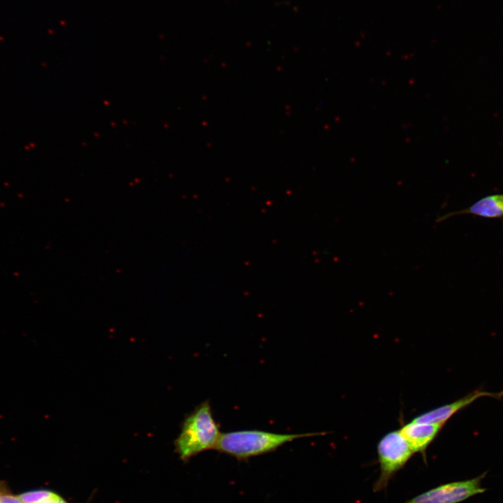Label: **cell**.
I'll return each instance as SVG.
<instances>
[{"label": "cell", "instance_id": "obj_1", "mask_svg": "<svg viewBox=\"0 0 503 503\" xmlns=\"http://www.w3.org/2000/svg\"><path fill=\"white\" fill-rule=\"evenodd\" d=\"M325 432L281 434L258 430H245L221 433L214 449L238 460L275 451L294 439L325 435Z\"/></svg>", "mask_w": 503, "mask_h": 503}, {"label": "cell", "instance_id": "obj_2", "mask_svg": "<svg viewBox=\"0 0 503 503\" xmlns=\"http://www.w3.org/2000/svg\"><path fill=\"white\" fill-rule=\"evenodd\" d=\"M221 435L208 400L200 404L184 421L175 440L176 451L186 461L209 449H214Z\"/></svg>", "mask_w": 503, "mask_h": 503}, {"label": "cell", "instance_id": "obj_3", "mask_svg": "<svg viewBox=\"0 0 503 503\" xmlns=\"http://www.w3.org/2000/svg\"><path fill=\"white\" fill-rule=\"evenodd\" d=\"M380 474L374 485V491L385 489L391 478L401 469L414 453L400 430L388 432L377 444Z\"/></svg>", "mask_w": 503, "mask_h": 503}, {"label": "cell", "instance_id": "obj_4", "mask_svg": "<svg viewBox=\"0 0 503 503\" xmlns=\"http://www.w3.org/2000/svg\"><path fill=\"white\" fill-rule=\"evenodd\" d=\"M486 472L472 479L455 481L439 486L423 493L405 503H459L486 489L481 482Z\"/></svg>", "mask_w": 503, "mask_h": 503}, {"label": "cell", "instance_id": "obj_5", "mask_svg": "<svg viewBox=\"0 0 503 503\" xmlns=\"http://www.w3.org/2000/svg\"><path fill=\"white\" fill-rule=\"evenodd\" d=\"M483 397L500 399L503 397V390L497 393L483 390H475L453 402L422 413L414 417L411 421L419 423H432L445 425L446 422L457 412L467 407L477 399Z\"/></svg>", "mask_w": 503, "mask_h": 503}, {"label": "cell", "instance_id": "obj_6", "mask_svg": "<svg viewBox=\"0 0 503 503\" xmlns=\"http://www.w3.org/2000/svg\"><path fill=\"white\" fill-rule=\"evenodd\" d=\"M444 425L432 423H419L411 421L400 429L414 453L425 457V451L435 440Z\"/></svg>", "mask_w": 503, "mask_h": 503}, {"label": "cell", "instance_id": "obj_7", "mask_svg": "<svg viewBox=\"0 0 503 503\" xmlns=\"http://www.w3.org/2000/svg\"><path fill=\"white\" fill-rule=\"evenodd\" d=\"M461 214H469L483 218H500L503 217V194H496L484 197L467 208L449 212L437 217L436 222H441L452 216Z\"/></svg>", "mask_w": 503, "mask_h": 503}, {"label": "cell", "instance_id": "obj_8", "mask_svg": "<svg viewBox=\"0 0 503 503\" xmlns=\"http://www.w3.org/2000/svg\"><path fill=\"white\" fill-rule=\"evenodd\" d=\"M53 493L48 490H36L21 494L19 497L24 503H38Z\"/></svg>", "mask_w": 503, "mask_h": 503}, {"label": "cell", "instance_id": "obj_9", "mask_svg": "<svg viewBox=\"0 0 503 503\" xmlns=\"http://www.w3.org/2000/svg\"><path fill=\"white\" fill-rule=\"evenodd\" d=\"M0 503H24L20 497L7 495V494H1L0 495Z\"/></svg>", "mask_w": 503, "mask_h": 503}, {"label": "cell", "instance_id": "obj_10", "mask_svg": "<svg viewBox=\"0 0 503 503\" xmlns=\"http://www.w3.org/2000/svg\"><path fill=\"white\" fill-rule=\"evenodd\" d=\"M5 491H6L5 486L3 485H2L1 483L0 482V495L5 494V493H6Z\"/></svg>", "mask_w": 503, "mask_h": 503}, {"label": "cell", "instance_id": "obj_11", "mask_svg": "<svg viewBox=\"0 0 503 503\" xmlns=\"http://www.w3.org/2000/svg\"><path fill=\"white\" fill-rule=\"evenodd\" d=\"M54 503H67L66 501H64L60 496L58 497V499L55 501Z\"/></svg>", "mask_w": 503, "mask_h": 503}]
</instances>
